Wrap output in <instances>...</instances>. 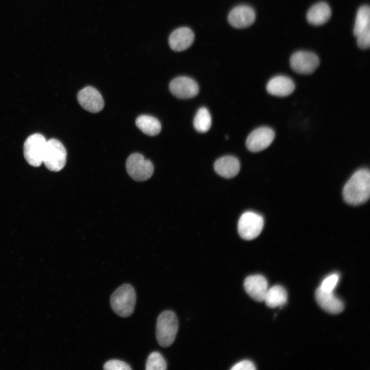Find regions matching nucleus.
<instances>
[{"label":"nucleus","instance_id":"23","mask_svg":"<svg viewBox=\"0 0 370 370\" xmlns=\"http://www.w3.org/2000/svg\"><path fill=\"white\" fill-rule=\"evenodd\" d=\"M167 364L161 354L154 351L150 354L146 362V370H164Z\"/></svg>","mask_w":370,"mask_h":370},{"label":"nucleus","instance_id":"20","mask_svg":"<svg viewBox=\"0 0 370 370\" xmlns=\"http://www.w3.org/2000/svg\"><path fill=\"white\" fill-rule=\"evenodd\" d=\"M287 300V293L285 288L280 285H275L268 288L264 301L267 306L274 308L285 304Z\"/></svg>","mask_w":370,"mask_h":370},{"label":"nucleus","instance_id":"16","mask_svg":"<svg viewBox=\"0 0 370 370\" xmlns=\"http://www.w3.org/2000/svg\"><path fill=\"white\" fill-rule=\"evenodd\" d=\"M194 35L191 29L183 27L175 30L170 35L169 42L174 51H180L188 48L193 43Z\"/></svg>","mask_w":370,"mask_h":370},{"label":"nucleus","instance_id":"7","mask_svg":"<svg viewBox=\"0 0 370 370\" xmlns=\"http://www.w3.org/2000/svg\"><path fill=\"white\" fill-rule=\"evenodd\" d=\"M46 141L44 136L39 133L32 134L27 138L24 144V155L30 165L34 167L41 165Z\"/></svg>","mask_w":370,"mask_h":370},{"label":"nucleus","instance_id":"27","mask_svg":"<svg viewBox=\"0 0 370 370\" xmlns=\"http://www.w3.org/2000/svg\"><path fill=\"white\" fill-rule=\"evenodd\" d=\"M232 370H254L255 366L253 363L248 360H242L234 365L231 368Z\"/></svg>","mask_w":370,"mask_h":370},{"label":"nucleus","instance_id":"22","mask_svg":"<svg viewBox=\"0 0 370 370\" xmlns=\"http://www.w3.org/2000/svg\"><path fill=\"white\" fill-rule=\"evenodd\" d=\"M195 130L200 133L208 132L211 125L210 114L206 107H201L197 112L194 119Z\"/></svg>","mask_w":370,"mask_h":370},{"label":"nucleus","instance_id":"12","mask_svg":"<svg viewBox=\"0 0 370 370\" xmlns=\"http://www.w3.org/2000/svg\"><path fill=\"white\" fill-rule=\"evenodd\" d=\"M228 18L229 23L233 27L243 28L253 24L255 19V13L250 6L239 5L230 12Z\"/></svg>","mask_w":370,"mask_h":370},{"label":"nucleus","instance_id":"13","mask_svg":"<svg viewBox=\"0 0 370 370\" xmlns=\"http://www.w3.org/2000/svg\"><path fill=\"white\" fill-rule=\"evenodd\" d=\"M244 286L250 297L258 302L264 301L268 289L267 280L260 274L247 276L244 280Z\"/></svg>","mask_w":370,"mask_h":370},{"label":"nucleus","instance_id":"1","mask_svg":"<svg viewBox=\"0 0 370 370\" xmlns=\"http://www.w3.org/2000/svg\"><path fill=\"white\" fill-rule=\"evenodd\" d=\"M370 195V174L367 169L357 171L345 183L343 189L344 200L352 205L366 202Z\"/></svg>","mask_w":370,"mask_h":370},{"label":"nucleus","instance_id":"8","mask_svg":"<svg viewBox=\"0 0 370 370\" xmlns=\"http://www.w3.org/2000/svg\"><path fill=\"white\" fill-rule=\"evenodd\" d=\"M319 59L314 53L307 51H298L290 57V65L295 72L303 75L312 73L319 65Z\"/></svg>","mask_w":370,"mask_h":370},{"label":"nucleus","instance_id":"9","mask_svg":"<svg viewBox=\"0 0 370 370\" xmlns=\"http://www.w3.org/2000/svg\"><path fill=\"white\" fill-rule=\"evenodd\" d=\"M275 137L274 131L266 126L260 127L253 130L248 136L246 145L251 152H258L267 148Z\"/></svg>","mask_w":370,"mask_h":370},{"label":"nucleus","instance_id":"10","mask_svg":"<svg viewBox=\"0 0 370 370\" xmlns=\"http://www.w3.org/2000/svg\"><path fill=\"white\" fill-rule=\"evenodd\" d=\"M172 94L181 99L191 98L196 96L199 92L197 83L187 77H179L172 80L169 85Z\"/></svg>","mask_w":370,"mask_h":370},{"label":"nucleus","instance_id":"3","mask_svg":"<svg viewBox=\"0 0 370 370\" xmlns=\"http://www.w3.org/2000/svg\"><path fill=\"white\" fill-rule=\"evenodd\" d=\"M177 330L178 321L174 312L165 310L159 315L157 320L156 335L161 346H170L175 340Z\"/></svg>","mask_w":370,"mask_h":370},{"label":"nucleus","instance_id":"6","mask_svg":"<svg viewBox=\"0 0 370 370\" xmlns=\"http://www.w3.org/2000/svg\"><path fill=\"white\" fill-rule=\"evenodd\" d=\"M126 169L130 177L138 181L149 179L154 172V166L151 161L139 153H133L128 157Z\"/></svg>","mask_w":370,"mask_h":370},{"label":"nucleus","instance_id":"14","mask_svg":"<svg viewBox=\"0 0 370 370\" xmlns=\"http://www.w3.org/2000/svg\"><path fill=\"white\" fill-rule=\"evenodd\" d=\"M295 89L294 82L285 76H276L268 82L266 89L270 94L278 97H285L290 95Z\"/></svg>","mask_w":370,"mask_h":370},{"label":"nucleus","instance_id":"21","mask_svg":"<svg viewBox=\"0 0 370 370\" xmlns=\"http://www.w3.org/2000/svg\"><path fill=\"white\" fill-rule=\"evenodd\" d=\"M370 9L368 5H363L358 10L354 27V34L356 37L361 32L370 29Z\"/></svg>","mask_w":370,"mask_h":370},{"label":"nucleus","instance_id":"4","mask_svg":"<svg viewBox=\"0 0 370 370\" xmlns=\"http://www.w3.org/2000/svg\"><path fill=\"white\" fill-rule=\"evenodd\" d=\"M67 153L63 144L58 140L50 139L46 141L43 162L51 171L58 172L65 165Z\"/></svg>","mask_w":370,"mask_h":370},{"label":"nucleus","instance_id":"11","mask_svg":"<svg viewBox=\"0 0 370 370\" xmlns=\"http://www.w3.org/2000/svg\"><path fill=\"white\" fill-rule=\"evenodd\" d=\"M80 105L91 113H98L104 107V103L100 93L91 86H86L81 90L77 96Z\"/></svg>","mask_w":370,"mask_h":370},{"label":"nucleus","instance_id":"15","mask_svg":"<svg viewBox=\"0 0 370 370\" xmlns=\"http://www.w3.org/2000/svg\"><path fill=\"white\" fill-rule=\"evenodd\" d=\"M315 297L320 307L329 313L337 314L344 309L343 302L334 295L333 291H326L319 287Z\"/></svg>","mask_w":370,"mask_h":370},{"label":"nucleus","instance_id":"26","mask_svg":"<svg viewBox=\"0 0 370 370\" xmlns=\"http://www.w3.org/2000/svg\"><path fill=\"white\" fill-rule=\"evenodd\" d=\"M357 43L359 48L362 49L368 48L370 46V29H367L358 35Z\"/></svg>","mask_w":370,"mask_h":370},{"label":"nucleus","instance_id":"19","mask_svg":"<svg viewBox=\"0 0 370 370\" xmlns=\"http://www.w3.org/2000/svg\"><path fill=\"white\" fill-rule=\"evenodd\" d=\"M136 124L144 134L151 136L157 135L161 130L159 121L149 115L139 116L136 120Z\"/></svg>","mask_w":370,"mask_h":370},{"label":"nucleus","instance_id":"5","mask_svg":"<svg viewBox=\"0 0 370 370\" xmlns=\"http://www.w3.org/2000/svg\"><path fill=\"white\" fill-rule=\"evenodd\" d=\"M264 226V218L260 214L247 211L240 216L238 222V232L246 240H252L261 233Z\"/></svg>","mask_w":370,"mask_h":370},{"label":"nucleus","instance_id":"18","mask_svg":"<svg viewBox=\"0 0 370 370\" xmlns=\"http://www.w3.org/2000/svg\"><path fill=\"white\" fill-rule=\"evenodd\" d=\"M331 13V9L327 3L319 2L309 9L306 15V18L311 24L321 25L328 21Z\"/></svg>","mask_w":370,"mask_h":370},{"label":"nucleus","instance_id":"25","mask_svg":"<svg viewBox=\"0 0 370 370\" xmlns=\"http://www.w3.org/2000/svg\"><path fill=\"white\" fill-rule=\"evenodd\" d=\"M339 281V275L332 274L326 277L322 282L320 288L326 291H333Z\"/></svg>","mask_w":370,"mask_h":370},{"label":"nucleus","instance_id":"24","mask_svg":"<svg viewBox=\"0 0 370 370\" xmlns=\"http://www.w3.org/2000/svg\"><path fill=\"white\" fill-rule=\"evenodd\" d=\"M103 368L105 370H131L130 366L124 361L112 359L107 361L104 365Z\"/></svg>","mask_w":370,"mask_h":370},{"label":"nucleus","instance_id":"2","mask_svg":"<svg viewBox=\"0 0 370 370\" xmlns=\"http://www.w3.org/2000/svg\"><path fill=\"white\" fill-rule=\"evenodd\" d=\"M136 301V294L133 287L124 284L119 287L111 295L110 306L118 316L127 318L134 312Z\"/></svg>","mask_w":370,"mask_h":370},{"label":"nucleus","instance_id":"17","mask_svg":"<svg viewBox=\"0 0 370 370\" xmlns=\"http://www.w3.org/2000/svg\"><path fill=\"white\" fill-rule=\"evenodd\" d=\"M214 170L220 176L230 178L235 176L239 171V160L232 156H225L218 158L214 163Z\"/></svg>","mask_w":370,"mask_h":370}]
</instances>
